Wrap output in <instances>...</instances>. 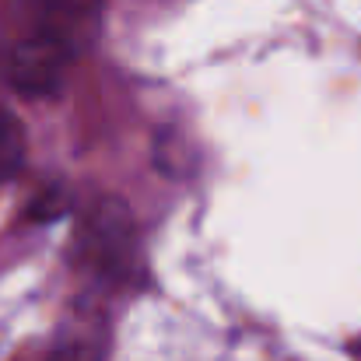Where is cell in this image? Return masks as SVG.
Segmentation results:
<instances>
[{
    "instance_id": "cell-1",
    "label": "cell",
    "mask_w": 361,
    "mask_h": 361,
    "mask_svg": "<svg viewBox=\"0 0 361 361\" xmlns=\"http://www.w3.org/2000/svg\"><path fill=\"white\" fill-rule=\"evenodd\" d=\"M106 0H4L0 74L21 95H53L99 39Z\"/></svg>"
},
{
    "instance_id": "cell-2",
    "label": "cell",
    "mask_w": 361,
    "mask_h": 361,
    "mask_svg": "<svg viewBox=\"0 0 361 361\" xmlns=\"http://www.w3.org/2000/svg\"><path fill=\"white\" fill-rule=\"evenodd\" d=\"M28 154V140H25V126L18 123V116L11 109L0 106V183L14 179L25 165Z\"/></svg>"
},
{
    "instance_id": "cell-3",
    "label": "cell",
    "mask_w": 361,
    "mask_h": 361,
    "mask_svg": "<svg viewBox=\"0 0 361 361\" xmlns=\"http://www.w3.org/2000/svg\"><path fill=\"white\" fill-rule=\"evenodd\" d=\"M53 361H99V355H95L92 348H85V344H71V348L56 351Z\"/></svg>"
}]
</instances>
